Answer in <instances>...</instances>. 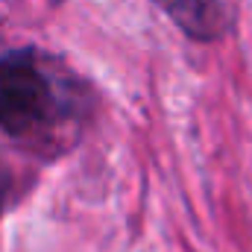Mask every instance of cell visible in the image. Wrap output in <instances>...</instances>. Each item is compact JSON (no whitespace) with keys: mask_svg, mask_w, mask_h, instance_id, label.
<instances>
[{"mask_svg":"<svg viewBox=\"0 0 252 252\" xmlns=\"http://www.w3.org/2000/svg\"><path fill=\"white\" fill-rule=\"evenodd\" d=\"M94 112V88L41 47L0 53V132L41 158L67 153Z\"/></svg>","mask_w":252,"mask_h":252,"instance_id":"obj_1","label":"cell"},{"mask_svg":"<svg viewBox=\"0 0 252 252\" xmlns=\"http://www.w3.org/2000/svg\"><path fill=\"white\" fill-rule=\"evenodd\" d=\"M156 3L193 41H217L229 30L226 0H156Z\"/></svg>","mask_w":252,"mask_h":252,"instance_id":"obj_2","label":"cell"},{"mask_svg":"<svg viewBox=\"0 0 252 252\" xmlns=\"http://www.w3.org/2000/svg\"><path fill=\"white\" fill-rule=\"evenodd\" d=\"M9 188H12V173H9V170H6V164L0 161V211H3V205H6Z\"/></svg>","mask_w":252,"mask_h":252,"instance_id":"obj_3","label":"cell"}]
</instances>
